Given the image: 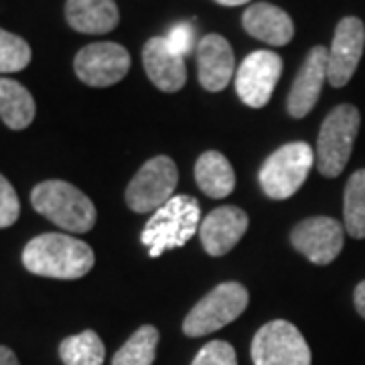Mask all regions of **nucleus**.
Returning <instances> with one entry per match:
<instances>
[{
	"label": "nucleus",
	"mask_w": 365,
	"mask_h": 365,
	"mask_svg": "<svg viewBox=\"0 0 365 365\" xmlns=\"http://www.w3.org/2000/svg\"><path fill=\"white\" fill-rule=\"evenodd\" d=\"M31 63V47L23 37L0 29V73H16Z\"/></svg>",
	"instance_id": "b1692460"
},
{
	"label": "nucleus",
	"mask_w": 365,
	"mask_h": 365,
	"mask_svg": "<svg viewBox=\"0 0 365 365\" xmlns=\"http://www.w3.org/2000/svg\"><path fill=\"white\" fill-rule=\"evenodd\" d=\"M361 114L353 104L335 106L321 124L314 167L323 177L335 179L347 167L353 153V144L359 134Z\"/></svg>",
	"instance_id": "20e7f679"
},
{
	"label": "nucleus",
	"mask_w": 365,
	"mask_h": 365,
	"mask_svg": "<svg viewBox=\"0 0 365 365\" xmlns=\"http://www.w3.org/2000/svg\"><path fill=\"white\" fill-rule=\"evenodd\" d=\"M242 25L254 39L272 47L288 45L294 37V23L287 11L270 2H254L242 14Z\"/></svg>",
	"instance_id": "f3484780"
},
{
	"label": "nucleus",
	"mask_w": 365,
	"mask_h": 365,
	"mask_svg": "<svg viewBox=\"0 0 365 365\" xmlns=\"http://www.w3.org/2000/svg\"><path fill=\"white\" fill-rule=\"evenodd\" d=\"M160 335L153 325H143L114 355L112 365H153Z\"/></svg>",
	"instance_id": "5701e85b"
},
{
	"label": "nucleus",
	"mask_w": 365,
	"mask_h": 365,
	"mask_svg": "<svg viewBox=\"0 0 365 365\" xmlns=\"http://www.w3.org/2000/svg\"><path fill=\"white\" fill-rule=\"evenodd\" d=\"M213 2H217L222 6H242V4H246L250 0H213Z\"/></svg>",
	"instance_id": "c756f323"
},
{
	"label": "nucleus",
	"mask_w": 365,
	"mask_h": 365,
	"mask_svg": "<svg viewBox=\"0 0 365 365\" xmlns=\"http://www.w3.org/2000/svg\"><path fill=\"white\" fill-rule=\"evenodd\" d=\"M21 215V201L11 181L0 175V230L11 227Z\"/></svg>",
	"instance_id": "a878e982"
},
{
	"label": "nucleus",
	"mask_w": 365,
	"mask_h": 365,
	"mask_svg": "<svg viewBox=\"0 0 365 365\" xmlns=\"http://www.w3.org/2000/svg\"><path fill=\"white\" fill-rule=\"evenodd\" d=\"M254 365H311L313 355L297 327L276 319L258 329L252 339Z\"/></svg>",
	"instance_id": "0eeeda50"
},
{
	"label": "nucleus",
	"mask_w": 365,
	"mask_h": 365,
	"mask_svg": "<svg viewBox=\"0 0 365 365\" xmlns=\"http://www.w3.org/2000/svg\"><path fill=\"white\" fill-rule=\"evenodd\" d=\"M143 66L148 79L160 91L175 93L187 83V67L185 57L170 51L165 37H153L146 41L143 49Z\"/></svg>",
	"instance_id": "dca6fc26"
},
{
	"label": "nucleus",
	"mask_w": 365,
	"mask_h": 365,
	"mask_svg": "<svg viewBox=\"0 0 365 365\" xmlns=\"http://www.w3.org/2000/svg\"><path fill=\"white\" fill-rule=\"evenodd\" d=\"M37 106L23 83L9 78H0V120L11 130H25L35 120Z\"/></svg>",
	"instance_id": "aec40b11"
},
{
	"label": "nucleus",
	"mask_w": 365,
	"mask_h": 365,
	"mask_svg": "<svg viewBox=\"0 0 365 365\" xmlns=\"http://www.w3.org/2000/svg\"><path fill=\"white\" fill-rule=\"evenodd\" d=\"M93 264V250L67 234H41L23 250V266L29 272L55 280L83 278Z\"/></svg>",
	"instance_id": "f257e3e1"
},
{
	"label": "nucleus",
	"mask_w": 365,
	"mask_h": 365,
	"mask_svg": "<svg viewBox=\"0 0 365 365\" xmlns=\"http://www.w3.org/2000/svg\"><path fill=\"white\" fill-rule=\"evenodd\" d=\"M290 244L309 262L327 266L335 262L345 246V227L333 217H309L294 225L290 232Z\"/></svg>",
	"instance_id": "9d476101"
},
{
	"label": "nucleus",
	"mask_w": 365,
	"mask_h": 365,
	"mask_svg": "<svg viewBox=\"0 0 365 365\" xmlns=\"http://www.w3.org/2000/svg\"><path fill=\"white\" fill-rule=\"evenodd\" d=\"M165 39L169 43L170 51L185 57L187 53H191V49L195 47V29L189 23H179V25H175L170 29L169 35H165Z\"/></svg>",
	"instance_id": "bb28decb"
},
{
	"label": "nucleus",
	"mask_w": 365,
	"mask_h": 365,
	"mask_svg": "<svg viewBox=\"0 0 365 365\" xmlns=\"http://www.w3.org/2000/svg\"><path fill=\"white\" fill-rule=\"evenodd\" d=\"M197 187L213 199L232 195L235 189V173L232 163L217 150H207L195 163Z\"/></svg>",
	"instance_id": "6ab92c4d"
},
{
	"label": "nucleus",
	"mask_w": 365,
	"mask_h": 365,
	"mask_svg": "<svg viewBox=\"0 0 365 365\" xmlns=\"http://www.w3.org/2000/svg\"><path fill=\"white\" fill-rule=\"evenodd\" d=\"M248 215L235 205H223L213 209L207 217L201 222L199 237L209 256H225L230 250L237 246L248 230Z\"/></svg>",
	"instance_id": "4468645a"
},
{
	"label": "nucleus",
	"mask_w": 365,
	"mask_h": 365,
	"mask_svg": "<svg viewBox=\"0 0 365 365\" xmlns=\"http://www.w3.org/2000/svg\"><path fill=\"white\" fill-rule=\"evenodd\" d=\"M329 67V49L323 45L313 47L304 57L297 78L292 81V88L288 93L287 110L292 118H304L311 114L327 79Z\"/></svg>",
	"instance_id": "ddd939ff"
},
{
	"label": "nucleus",
	"mask_w": 365,
	"mask_h": 365,
	"mask_svg": "<svg viewBox=\"0 0 365 365\" xmlns=\"http://www.w3.org/2000/svg\"><path fill=\"white\" fill-rule=\"evenodd\" d=\"M250 292L240 282H222L197 302L182 321L187 337H205L234 323L248 309Z\"/></svg>",
	"instance_id": "423d86ee"
},
{
	"label": "nucleus",
	"mask_w": 365,
	"mask_h": 365,
	"mask_svg": "<svg viewBox=\"0 0 365 365\" xmlns=\"http://www.w3.org/2000/svg\"><path fill=\"white\" fill-rule=\"evenodd\" d=\"M179 170L170 157L150 158L132 177L126 189V203L134 213H155L175 197Z\"/></svg>",
	"instance_id": "6e6552de"
},
{
	"label": "nucleus",
	"mask_w": 365,
	"mask_h": 365,
	"mask_svg": "<svg viewBox=\"0 0 365 365\" xmlns=\"http://www.w3.org/2000/svg\"><path fill=\"white\" fill-rule=\"evenodd\" d=\"M79 81L90 88H110L126 78L130 69V53L126 47L102 41L79 49L73 61Z\"/></svg>",
	"instance_id": "1a4fd4ad"
},
{
	"label": "nucleus",
	"mask_w": 365,
	"mask_h": 365,
	"mask_svg": "<svg viewBox=\"0 0 365 365\" xmlns=\"http://www.w3.org/2000/svg\"><path fill=\"white\" fill-rule=\"evenodd\" d=\"M282 76V59L274 51H254L242 61L235 73V91L250 108H264L272 98Z\"/></svg>",
	"instance_id": "9b49d317"
},
{
	"label": "nucleus",
	"mask_w": 365,
	"mask_h": 365,
	"mask_svg": "<svg viewBox=\"0 0 365 365\" xmlns=\"http://www.w3.org/2000/svg\"><path fill=\"white\" fill-rule=\"evenodd\" d=\"M31 205L57 227L71 234H86L96 225V205L76 185L49 179L31 191Z\"/></svg>",
	"instance_id": "f03ea898"
},
{
	"label": "nucleus",
	"mask_w": 365,
	"mask_h": 365,
	"mask_svg": "<svg viewBox=\"0 0 365 365\" xmlns=\"http://www.w3.org/2000/svg\"><path fill=\"white\" fill-rule=\"evenodd\" d=\"M235 69L234 49L222 35L209 33L197 43V73L203 90L222 91L230 86Z\"/></svg>",
	"instance_id": "2eb2a0df"
},
{
	"label": "nucleus",
	"mask_w": 365,
	"mask_h": 365,
	"mask_svg": "<svg viewBox=\"0 0 365 365\" xmlns=\"http://www.w3.org/2000/svg\"><path fill=\"white\" fill-rule=\"evenodd\" d=\"M191 365H237L235 349L225 341H211L197 353Z\"/></svg>",
	"instance_id": "393cba45"
},
{
	"label": "nucleus",
	"mask_w": 365,
	"mask_h": 365,
	"mask_svg": "<svg viewBox=\"0 0 365 365\" xmlns=\"http://www.w3.org/2000/svg\"><path fill=\"white\" fill-rule=\"evenodd\" d=\"M0 365H21L11 347L0 345Z\"/></svg>",
	"instance_id": "c85d7f7f"
},
{
	"label": "nucleus",
	"mask_w": 365,
	"mask_h": 365,
	"mask_svg": "<svg viewBox=\"0 0 365 365\" xmlns=\"http://www.w3.org/2000/svg\"><path fill=\"white\" fill-rule=\"evenodd\" d=\"M314 165V150L309 143H288L264 160L258 179L266 197L284 201L304 185Z\"/></svg>",
	"instance_id": "39448f33"
},
{
	"label": "nucleus",
	"mask_w": 365,
	"mask_h": 365,
	"mask_svg": "<svg viewBox=\"0 0 365 365\" xmlns=\"http://www.w3.org/2000/svg\"><path fill=\"white\" fill-rule=\"evenodd\" d=\"M201 227V205L195 197L175 195L157 209L144 225L140 242L153 258L182 248Z\"/></svg>",
	"instance_id": "7ed1b4c3"
},
{
	"label": "nucleus",
	"mask_w": 365,
	"mask_h": 365,
	"mask_svg": "<svg viewBox=\"0 0 365 365\" xmlns=\"http://www.w3.org/2000/svg\"><path fill=\"white\" fill-rule=\"evenodd\" d=\"M353 302H355V311L365 319V280L355 287V292H353Z\"/></svg>",
	"instance_id": "cd10ccee"
},
{
	"label": "nucleus",
	"mask_w": 365,
	"mask_h": 365,
	"mask_svg": "<svg viewBox=\"0 0 365 365\" xmlns=\"http://www.w3.org/2000/svg\"><path fill=\"white\" fill-rule=\"evenodd\" d=\"M343 222L345 232L355 237H365V169H359L349 177L343 197Z\"/></svg>",
	"instance_id": "4be33fe9"
},
{
	"label": "nucleus",
	"mask_w": 365,
	"mask_h": 365,
	"mask_svg": "<svg viewBox=\"0 0 365 365\" xmlns=\"http://www.w3.org/2000/svg\"><path fill=\"white\" fill-rule=\"evenodd\" d=\"M365 25L357 16H345L337 23L335 37L329 49L327 79L333 88H345L357 71L364 57Z\"/></svg>",
	"instance_id": "f8f14e48"
},
{
	"label": "nucleus",
	"mask_w": 365,
	"mask_h": 365,
	"mask_svg": "<svg viewBox=\"0 0 365 365\" xmlns=\"http://www.w3.org/2000/svg\"><path fill=\"white\" fill-rule=\"evenodd\" d=\"M66 19L78 33L106 35L120 23V11L116 0H67Z\"/></svg>",
	"instance_id": "a211bd4d"
},
{
	"label": "nucleus",
	"mask_w": 365,
	"mask_h": 365,
	"mask_svg": "<svg viewBox=\"0 0 365 365\" xmlns=\"http://www.w3.org/2000/svg\"><path fill=\"white\" fill-rule=\"evenodd\" d=\"M59 357L63 365H104V341L96 331H81L61 341Z\"/></svg>",
	"instance_id": "412c9836"
}]
</instances>
